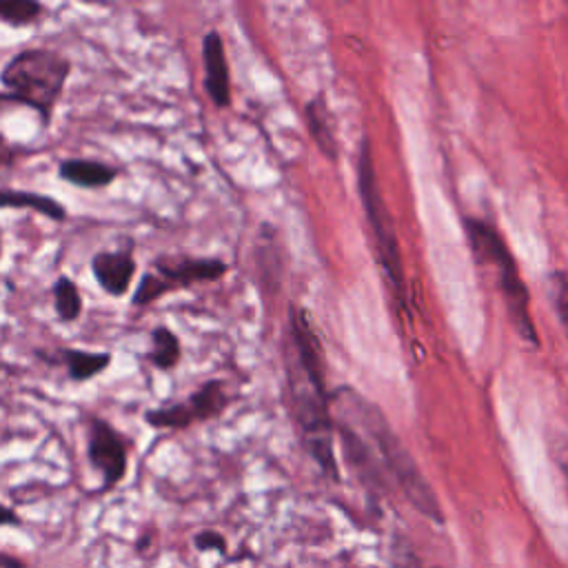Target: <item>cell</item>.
<instances>
[{
  "mask_svg": "<svg viewBox=\"0 0 568 568\" xmlns=\"http://www.w3.org/2000/svg\"><path fill=\"white\" fill-rule=\"evenodd\" d=\"M288 328L291 333L286 348V373L293 399V415L308 453L326 473L335 475L333 433L322 375L320 342L302 308H291Z\"/></svg>",
  "mask_w": 568,
  "mask_h": 568,
  "instance_id": "6da1fadb",
  "label": "cell"
},
{
  "mask_svg": "<svg viewBox=\"0 0 568 568\" xmlns=\"http://www.w3.org/2000/svg\"><path fill=\"white\" fill-rule=\"evenodd\" d=\"M333 410L348 415L366 433L375 455L382 459V464L395 477V481L399 484L406 499L428 519L442 521L444 519L442 508H439V501H437L433 488L428 486L426 477L417 468V464L410 457V453L406 450V446L395 437V433L390 430L384 415L373 404H368L357 393H353L351 388H339L333 395Z\"/></svg>",
  "mask_w": 568,
  "mask_h": 568,
  "instance_id": "7a4b0ae2",
  "label": "cell"
},
{
  "mask_svg": "<svg viewBox=\"0 0 568 568\" xmlns=\"http://www.w3.org/2000/svg\"><path fill=\"white\" fill-rule=\"evenodd\" d=\"M71 75V60L53 49L31 47L18 51L0 71V84L9 100L40 113L47 124Z\"/></svg>",
  "mask_w": 568,
  "mask_h": 568,
  "instance_id": "3957f363",
  "label": "cell"
},
{
  "mask_svg": "<svg viewBox=\"0 0 568 568\" xmlns=\"http://www.w3.org/2000/svg\"><path fill=\"white\" fill-rule=\"evenodd\" d=\"M468 237L473 244L475 255L479 257V262H484L486 266L493 268L497 286L504 295L508 315L515 324V328L519 331V335L532 344H537V333L532 326V317H530V297L528 291L519 277L517 264L508 251V246L504 244V240L499 237V233L488 226L486 222L479 220H468Z\"/></svg>",
  "mask_w": 568,
  "mask_h": 568,
  "instance_id": "277c9868",
  "label": "cell"
},
{
  "mask_svg": "<svg viewBox=\"0 0 568 568\" xmlns=\"http://www.w3.org/2000/svg\"><path fill=\"white\" fill-rule=\"evenodd\" d=\"M359 193H362V204L366 209L368 224L373 229V237L377 244L379 262L384 266V273L390 282V286L402 295L404 291V271H402V255H399V244L397 235L393 229V220L388 215L386 202L379 195L377 182H375V171L371 162V149L368 142L362 144V155H359Z\"/></svg>",
  "mask_w": 568,
  "mask_h": 568,
  "instance_id": "5b68a950",
  "label": "cell"
},
{
  "mask_svg": "<svg viewBox=\"0 0 568 568\" xmlns=\"http://www.w3.org/2000/svg\"><path fill=\"white\" fill-rule=\"evenodd\" d=\"M87 457L93 470L102 477V490L113 488L129 466V442L102 417H89L87 433Z\"/></svg>",
  "mask_w": 568,
  "mask_h": 568,
  "instance_id": "8992f818",
  "label": "cell"
},
{
  "mask_svg": "<svg viewBox=\"0 0 568 568\" xmlns=\"http://www.w3.org/2000/svg\"><path fill=\"white\" fill-rule=\"evenodd\" d=\"M160 277L175 288L191 286L195 282H213L226 273V264L215 257H189V255H160L153 260Z\"/></svg>",
  "mask_w": 568,
  "mask_h": 568,
  "instance_id": "52a82bcc",
  "label": "cell"
},
{
  "mask_svg": "<svg viewBox=\"0 0 568 568\" xmlns=\"http://www.w3.org/2000/svg\"><path fill=\"white\" fill-rule=\"evenodd\" d=\"M135 271H138V264L131 248L98 251L91 257V273L100 284V288L111 297H122L129 291L135 277Z\"/></svg>",
  "mask_w": 568,
  "mask_h": 568,
  "instance_id": "ba28073f",
  "label": "cell"
},
{
  "mask_svg": "<svg viewBox=\"0 0 568 568\" xmlns=\"http://www.w3.org/2000/svg\"><path fill=\"white\" fill-rule=\"evenodd\" d=\"M202 62H204V89L215 106H226L231 102V78L224 44L217 31H209L202 40Z\"/></svg>",
  "mask_w": 568,
  "mask_h": 568,
  "instance_id": "9c48e42d",
  "label": "cell"
},
{
  "mask_svg": "<svg viewBox=\"0 0 568 568\" xmlns=\"http://www.w3.org/2000/svg\"><path fill=\"white\" fill-rule=\"evenodd\" d=\"M58 175H60V180H64L73 186L102 189V186H109L118 178V169L106 162H98V160L67 158L60 162Z\"/></svg>",
  "mask_w": 568,
  "mask_h": 568,
  "instance_id": "30bf717a",
  "label": "cell"
},
{
  "mask_svg": "<svg viewBox=\"0 0 568 568\" xmlns=\"http://www.w3.org/2000/svg\"><path fill=\"white\" fill-rule=\"evenodd\" d=\"M0 209H31L53 222L67 220V209L55 197L24 189H0Z\"/></svg>",
  "mask_w": 568,
  "mask_h": 568,
  "instance_id": "8fae6325",
  "label": "cell"
},
{
  "mask_svg": "<svg viewBox=\"0 0 568 568\" xmlns=\"http://www.w3.org/2000/svg\"><path fill=\"white\" fill-rule=\"evenodd\" d=\"M60 359L67 366V375L73 382H89L98 377L109 364L111 353L109 351H82V348H64L60 353Z\"/></svg>",
  "mask_w": 568,
  "mask_h": 568,
  "instance_id": "7c38bea8",
  "label": "cell"
},
{
  "mask_svg": "<svg viewBox=\"0 0 568 568\" xmlns=\"http://www.w3.org/2000/svg\"><path fill=\"white\" fill-rule=\"evenodd\" d=\"M180 357H182L180 337L169 326H155L151 331V348L146 353V359L160 371H171L178 366Z\"/></svg>",
  "mask_w": 568,
  "mask_h": 568,
  "instance_id": "4fadbf2b",
  "label": "cell"
},
{
  "mask_svg": "<svg viewBox=\"0 0 568 568\" xmlns=\"http://www.w3.org/2000/svg\"><path fill=\"white\" fill-rule=\"evenodd\" d=\"M53 306H55L58 320L64 324L75 322L82 315V295L78 284L71 277L60 275L53 282Z\"/></svg>",
  "mask_w": 568,
  "mask_h": 568,
  "instance_id": "5bb4252c",
  "label": "cell"
},
{
  "mask_svg": "<svg viewBox=\"0 0 568 568\" xmlns=\"http://www.w3.org/2000/svg\"><path fill=\"white\" fill-rule=\"evenodd\" d=\"M226 404V395L222 390L220 382H206L200 390H195L189 399L186 406L193 415V419H209L217 415Z\"/></svg>",
  "mask_w": 568,
  "mask_h": 568,
  "instance_id": "9a60e30c",
  "label": "cell"
},
{
  "mask_svg": "<svg viewBox=\"0 0 568 568\" xmlns=\"http://www.w3.org/2000/svg\"><path fill=\"white\" fill-rule=\"evenodd\" d=\"M308 131L320 144V149L326 155H335V138H333V126L328 124V109L322 102H308Z\"/></svg>",
  "mask_w": 568,
  "mask_h": 568,
  "instance_id": "2e32d148",
  "label": "cell"
},
{
  "mask_svg": "<svg viewBox=\"0 0 568 568\" xmlns=\"http://www.w3.org/2000/svg\"><path fill=\"white\" fill-rule=\"evenodd\" d=\"M144 422L153 428H186L193 419L186 402L184 404H171V406H162V408H149L144 413Z\"/></svg>",
  "mask_w": 568,
  "mask_h": 568,
  "instance_id": "e0dca14e",
  "label": "cell"
},
{
  "mask_svg": "<svg viewBox=\"0 0 568 568\" xmlns=\"http://www.w3.org/2000/svg\"><path fill=\"white\" fill-rule=\"evenodd\" d=\"M42 13H44V7L36 0H0V20L11 27L31 24Z\"/></svg>",
  "mask_w": 568,
  "mask_h": 568,
  "instance_id": "ac0fdd59",
  "label": "cell"
},
{
  "mask_svg": "<svg viewBox=\"0 0 568 568\" xmlns=\"http://www.w3.org/2000/svg\"><path fill=\"white\" fill-rule=\"evenodd\" d=\"M175 286L171 284V282H166L164 277H160L158 273H144L142 275V280H140V284H138V288H135V293H133V300H131V304L133 306H146V304H151V302H155L158 297H162V295H166L169 291H173Z\"/></svg>",
  "mask_w": 568,
  "mask_h": 568,
  "instance_id": "d6986e66",
  "label": "cell"
},
{
  "mask_svg": "<svg viewBox=\"0 0 568 568\" xmlns=\"http://www.w3.org/2000/svg\"><path fill=\"white\" fill-rule=\"evenodd\" d=\"M548 291L552 300V308L559 317L564 335L568 339V277L564 273H552L548 280Z\"/></svg>",
  "mask_w": 568,
  "mask_h": 568,
  "instance_id": "ffe728a7",
  "label": "cell"
},
{
  "mask_svg": "<svg viewBox=\"0 0 568 568\" xmlns=\"http://www.w3.org/2000/svg\"><path fill=\"white\" fill-rule=\"evenodd\" d=\"M195 546L200 550H213V548L224 550V539H222V535H217L213 530H202L195 535Z\"/></svg>",
  "mask_w": 568,
  "mask_h": 568,
  "instance_id": "44dd1931",
  "label": "cell"
},
{
  "mask_svg": "<svg viewBox=\"0 0 568 568\" xmlns=\"http://www.w3.org/2000/svg\"><path fill=\"white\" fill-rule=\"evenodd\" d=\"M13 164V151L7 140L0 135V169H9Z\"/></svg>",
  "mask_w": 568,
  "mask_h": 568,
  "instance_id": "7402d4cb",
  "label": "cell"
},
{
  "mask_svg": "<svg viewBox=\"0 0 568 568\" xmlns=\"http://www.w3.org/2000/svg\"><path fill=\"white\" fill-rule=\"evenodd\" d=\"M16 524H20L18 515L9 506L0 504V526H16Z\"/></svg>",
  "mask_w": 568,
  "mask_h": 568,
  "instance_id": "603a6c76",
  "label": "cell"
},
{
  "mask_svg": "<svg viewBox=\"0 0 568 568\" xmlns=\"http://www.w3.org/2000/svg\"><path fill=\"white\" fill-rule=\"evenodd\" d=\"M0 566L2 568H24L18 559H11V557H0Z\"/></svg>",
  "mask_w": 568,
  "mask_h": 568,
  "instance_id": "cb8c5ba5",
  "label": "cell"
},
{
  "mask_svg": "<svg viewBox=\"0 0 568 568\" xmlns=\"http://www.w3.org/2000/svg\"><path fill=\"white\" fill-rule=\"evenodd\" d=\"M0 257H2V233H0Z\"/></svg>",
  "mask_w": 568,
  "mask_h": 568,
  "instance_id": "d4e9b609",
  "label": "cell"
},
{
  "mask_svg": "<svg viewBox=\"0 0 568 568\" xmlns=\"http://www.w3.org/2000/svg\"><path fill=\"white\" fill-rule=\"evenodd\" d=\"M566 475H568V470H566Z\"/></svg>",
  "mask_w": 568,
  "mask_h": 568,
  "instance_id": "484cf974",
  "label": "cell"
}]
</instances>
